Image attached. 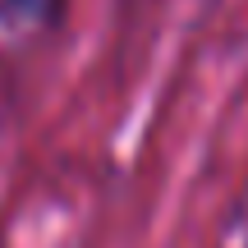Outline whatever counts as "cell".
Returning a JSON list of instances; mask_svg holds the SVG:
<instances>
[{"label":"cell","mask_w":248,"mask_h":248,"mask_svg":"<svg viewBox=\"0 0 248 248\" xmlns=\"http://www.w3.org/2000/svg\"><path fill=\"white\" fill-rule=\"evenodd\" d=\"M0 9L23 28H60L69 14V0H0Z\"/></svg>","instance_id":"1"}]
</instances>
